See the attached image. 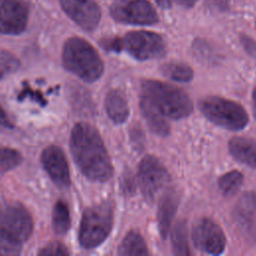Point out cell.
<instances>
[{
    "label": "cell",
    "instance_id": "7a4b0ae2",
    "mask_svg": "<svg viewBox=\"0 0 256 256\" xmlns=\"http://www.w3.org/2000/svg\"><path fill=\"white\" fill-rule=\"evenodd\" d=\"M141 96L164 117L173 120L185 118L193 111V104L188 94L168 83L144 80L141 83Z\"/></svg>",
    "mask_w": 256,
    "mask_h": 256
},
{
    "label": "cell",
    "instance_id": "d4e9b609",
    "mask_svg": "<svg viewBox=\"0 0 256 256\" xmlns=\"http://www.w3.org/2000/svg\"><path fill=\"white\" fill-rule=\"evenodd\" d=\"M27 97H29L33 101L37 102L41 106H45L46 103H47V100L44 98V96L42 95V93L40 91H36V90L31 89V87L28 85V83L24 82L22 90L18 93V100L21 101V100H23Z\"/></svg>",
    "mask_w": 256,
    "mask_h": 256
},
{
    "label": "cell",
    "instance_id": "ba28073f",
    "mask_svg": "<svg viewBox=\"0 0 256 256\" xmlns=\"http://www.w3.org/2000/svg\"><path fill=\"white\" fill-rule=\"evenodd\" d=\"M111 16L118 22L131 25H152L158 15L147 0H116L110 8Z\"/></svg>",
    "mask_w": 256,
    "mask_h": 256
},
{
    "label": "cell",
    "instance_id": "1f68e13d",
    "mask_svg": "<svg viewBox=\"0 0 256 256\" xmlns=\"http://www.w3.org/2000/svg\"><path fill=\"white\" fill-rule=\"evenodd\" d=\"M253 109H254V115L256 117V88L253 91Z\"/></svg>",
    "mask_w": 256,
    "mask_h": 256
},
{
    "label": "cell",
    "instance_id": "44dd1931",
    "mask_svg": "<svg viewBox=\"0 0 256 256\" xmlns=\"http://www.w3.org/2000/svg\"><path fill=\"white\" fill-rule=\"evenodd\" d=\"M172 249L176 255H189V247L187 240V228L185 221H178L171 233Z\"/></svg>",
    "mask_w": 256,
    "mask_h": 256
},
{
    "label": "cell",
    "instance_id": "ffe728a7",
    "mask_svg": "<svg viewBox=\"0 0 256 256\" xmlns=\"http://www.w3.org/2000/svg\"><path fill=\"white\" fill-rule=\"evenodd\" d=\"M161 73L177 82H189L193 79V70L190 66L181 62H168L161 66Z\"/></svg>",
    "mask_w": 256,
    "mask_h": 256
},
{
    "label": "cell",
    "instance_id": "f546056e",
    "mask_svg": "<svg viewBox=\"0 0 256 256\" xmlns=\"http://www.w3.org/2000/svg\"><path fill=\"white\" fill-rule=\"evenodd\" d=\"M176 1L184 6H192L196 0H176Z\"/></svg>",
    "mask_w": 256,
    "mask_h": 256
},
{
    "label": "cell",
    "instance_id": "3957f363",
    "mask_svg": "<svg viewBox=\"0 0 256 256\" xmlns=\"http://www.w3.org/2000/svg\"><path fill=\"white\" fill-rule=\"evenodd\" d=\"M62 63L66 70L88 83L98 80L104 70L103 61L96 49L80 37H71L64 43Z\"/></svg>",
    "mask_w": 256,
    "mask_h": 256
},
{
    "label": "cell",
    "instance_id": "2e32d148",
    "mask_svg": "<svg viewBox=\"0 0 256 256\" xmlns=\"http://www.w3.org/2000/svg\"><path fill=\"white\" fill-rule=\"evenodd\" d=\"M229 152L238 162L256 168V142L245 137H235L229 142Z\"/></svg>",
    "mask_w": 256,
    "mask_h": 256
},
{
    "label": "cell",
    "instance_id": "d6986e66",
    "mask_svg": "<svg viewBox=\"0 0 256 256\" xmlns=\"http://www.w3.org/2000/svg\"><path fill=\"white\" fill-rule=\"evenodd\" d=\"M71 226V218L67 204L58 200L52 210V228L55 234L65 235Z\"/></svg>",
    "mask_w": 256,
    "mask_h": 256
},
{
    "label": "cell",
    "instance_id": "7c38bea8",
    "mask_svg": "<svg viewBox=\"0 0 256 256\" xmlns=\"http://www.w3.org/2000/svg\"><path fill=\"white\" fill-rule=\"evenodd\" d=\"M41 163L54 184L60 188H67L70 185L69 166L60 147L56 145L47 146L41 153Z\"/></svg>",
    "mask_w": 256,
    "mask_h": 256
},
{
    "label": "cell",
    "instance_id": "cb8c5ba5",
    "mask_svg": "<svg viewBox=\"0 0 256 256\" xmlns=\"http://www.w3.org/2000/svg\"><path fill=\"white\" fill-rule=\"evenodd\" d=\"M1 79H4L7 75L15 72L19 66V60L10 52L6 50L1 51Z\"/></svg>",
    "mask_w": 256,
    "mask_h": 256
},
{
    "label": "cell",
    "instance_id": "8992f818",
    "mask_svg": "<svg viewBox=\"0 0 256 256\" xmlns=\"http://www.w3.org/2000/svg\"><path fill=\"white\" fill-rule=\"evenodd\" d=\"M103 46L113 51L124 50L140 61L157 59L165 54V44L162 37L149 31H132L123 38L105 41Z\"/></svg>",
    "mask_w": 256,
    "mask_h": 256
},
{
    "label": "cell",
    "instance_id": "277c9868",
    "mask_svg": "<svg viewBox=\"0 0 256 256\" xmlns=\"http://www.w3.org/2000/svg\"><path fill=\"white\" fill-rule=\"evenodd\" d=\"M0 247L2 255H18L32 234L33 220L20 203H9L1 212Z\"/></svg>",
    "mask_w": 256,
    "mask_h": 256
},
{
    "label": "cell",
    "instance_id": "83f0119b",
    "mask_svg": "<svg viewBox=\"0 0 256 256\" xmlns=\"http://www.w3.org/2000/svg\"><path fill=\"white\" fill-rule=\"evenodd\" d=\"M230 0H212L213 6H215L218 10L224 11L228 8Z\"/></svg>",
    "mask_w": 256,
    "mask_h": 256
},
{
    "label": "cell",
    "instance_id": "5bb4252c",
    "mask_svg": "<svg viewBox=\"0 0 256 256\" xmlns=\"http://www.w3.org/2000/svg\"><path fill=\"white\" fill-rule=\"evenodd\" d=\"M180 202V193L176 188L167 189L161 196L157 212L159 233L163 239L167 237L172 220Z\"/></svg>",
    "mask_w": 256,
    "mask_h": 256
},
{
    "label": "cell",
    "instance_id": "4dcf8cb0",
    "mask_svg": "<svg viewBox=\"0 0 256 256\" xmlns=\"http://www.w3.org/2000/svg\"><path fill=\"white\" fill-rule=\"evenodd\" d=\"M158 4L164 8H167V7H170V2L169 0H157Z\"/></svg>",
    "mask_w": 256,
    "mask_h": 256
},
{
    "label": "cell",
    "instance_id": "4316f807",
    "mask_svg": "<svg viewBox=\"0 0 256 256\" xmlns=\"http://www.w3.org/2000/svg\"><path fill=\"white\" fill-rule=\"evenodd\" d=\"M241 41H242V44L244 46V48L252 55H256V44L248 37L244 36L241 38Z\"/></svg>",
    "mask_w": 256,
    "mask_h": 256
},
{
    "label": "cell",
    "instance_id": "484cf974",
    "mask_svg": "<svg viewBox=\"0 0 256 256\" xmlns=\"http://www.w3.org/2000/svg\"><path fill=\"white\" fill-rule=\"evenodd\" d=\"M41 256H58V255H69V251L66 246L60 242H51L44 246L39 252Z\"/></svg>",
    "mask_w": 256,
    "mask_h": 256
},
{
    "label": "cell",
    "instance_id": "ac0fdd59",
    "mask_svg": "<svg viewBox=\"0 0 256 256\" xmlns=\"http://www.w3.org/2000/svg\"><path fill=\"white\" fill-rule=\"evenodd\" d=\"M148 249L143 237L135 231H129L118 247L119 255H147Z\"/></svg>",
    "mask_w": 256,
    "mask_h": 256
},
{
    "label": "cell",
    "instance_id": "f1b7e54d",
    "mask_svg": "<svg viewBox=\"0 0 256 256\" xmlns=\"http://www.w3.org/2000/svg\"><path fill=\"white\" fill-rule=\"evenodd\" d=\"M1 126L3 128H9V129L13 128V124L9 121V119L7 118L5 111L3 109L1 110Z\"/></svg>",
    "mask_w": 256,
    "mask_h": 256
},
{
    "label": "cell",
    "instance_id": "e0dca14e",
    "mask_svg": "<svg viewBox=\"0 0 256 256\" xmlns=\"http://www.w3.org/2000/svg\"><path fill=\"white\" fill-rule=\"evenodd\" d=\"M140 108L148 126L154 133L162 137L169 134V125L164 120V116L142 96L140 99Z\"/></svg>",
    "mask_w": 256,
    "mask_h": 256
},
{
    "label": "cell",
    "instance_id": "9c48e42d",
    "mask_svg": "<svg viewBox=\"0 0 256 256\" xmlns=\"http://www.w3.org/2000/svg\"><path fill=\"white\" fill-rule=\"evenodd\" d=\"M138 180L144 197L153 201L156 195L168 184L170 177L167 169L158 158L146 155L138 167Z\"/></svg>",
    "mask_w": 256,
    "mask_h": 256
},
{
    "label": "cell",
    "instance_id": "52a82bcc",
    "mask_svg": "<svg viewBox=\"0 0 256 256\" xmlns=\"http://www.w3.org/2000/svg\"><path fill=\"white\" fill-rule=\"evenodd\" d=\"M202 114L212 123L228 130H241L248 124V115L237 102L209 96L199 101Z\"/></svg>",
    "mask_w": 256,
    "mask_h": 256
},
{
    "label": "cell",
    "instance_id": "5b68a950",
    "mask_svg": "<svg viewBox=\"0 0 256 256\" xmlns=\"http://www.w3.org/2000/svg\"><path fill=\"white\" fill-rule=\"evenodd\" d=\"M113 219L114 210L109 200L87 207L80 221V245L84 249H93L101 245L112 230Z\"/></svg>",
    "mask_w": 256,
    "mask_h": 256
},
{
    "label": "cell",
    "instance_id": "8fae6325",
    "mask_svg": "<svg viewBox=\"0 0 256 256\" xmlns=\"http://www.w3.org/2000/svg\"><path fill=\"white\" fill-rule=\"evenodd\" d=\"M64 12L79 27L94 30L101 18V11L94 0H58Z\"/></svg>",
    "mask_w": 256,
    "mask_h": 256
},
{
    "label": "cell",
    "instance_id": "4fadbf2b",
    "mask_svg": "<svg viewBox=\"0 0 256 256\" xmlns=\"http://www.w3.org/2000/svg\"><path fill=\"white\" fill-rule=\"evenodd\" d=\"M28 21V8L20 0H1V33H22Z\"/></svg>",
    "mask_w": 256,
    "mask_h": 256
},
{
    "label": "cell",
    "instance_id": "7402d4cb",
    "mask_svg": "<svg viewBox=\"0 0 256 256\" xmlns=\"http://www.w3.org/2000/svg\"><path fill=\"white\" fill-rule=\"evenodd\" d=\"M243 182V175L236 170L230 171L218 180L219 188L225 195H233L241 187Z\"/></svg>",
    "mask_w": 256,
    "mask_h": 256
},
{
    "label": "cell",
    "instance_id": "603a6c76",
    "mask_svg": "<svg viewBox=\"0 0 256 256\" xmlns=\"http://www.w3.org/2000/svg\"><path fill=\"white\" fill-rule=\"evenodd\" d=\"M22 162V155L19 151L9 148L2 147L1 149V173L4 174L14 168H16Z\"/></svg>",
    "mask_w": 256,
    "mask_h": 256
},
{
    "label": "cell",
    "instance_id": "6da1fadb",
    "mask_svg": "<svg viewBox=\"0 0 256 256\" xmlns=\"http://www.w3.org/2000/svg\"><path fill=\"white\" fill-rule=\"evenodd\" d=\"M70 151L81 173L93 182H106L113 174V165L98 130L79 122L70 135Z\"/></svg>",
    "mask_w": 256,
    "mask_h": 256
},
{
    "label": "cell",
    "instance_id": "9a60e30c",
    "mask_svg": "<svg viewBox=\"0 0 256 256\" xmlns=\"http://www.w3.org/2000/svg\"><path fill=\"white\" fill-rule=\"evenodd\" d=\"M105 110L111 121L115 124L124 123L129 117L128 102L121 91L111 89L105 97Z\"/></svg>",
    "mask_w": 256,
    "mask_h": 256
},
{
    "label": "cell",
    "instance_id": "30bf717a",
    "mask_svg": "<svg viewBox=\"0 0 256 256\" xmlns=\"http://www.w3.org/2000/svg\"><path fill=\"white\" fill-rule=\"evenodd\" d=\"M195 247L207 254L219 255L226 245L225 235L220 226L209 218L199 219L192 229Z\"/></svg>",
    "mask_w": 256,
    "mask_h": 256
}]
</instances>
